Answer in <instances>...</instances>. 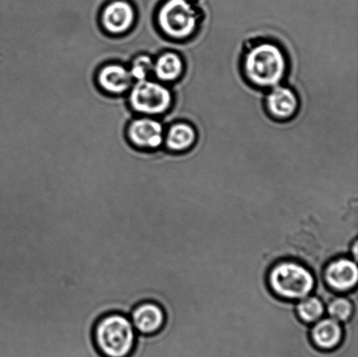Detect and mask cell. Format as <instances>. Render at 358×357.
<instances>
[{
  "label": "cell",
  "mask_w": 358,
  "mask_h": 357,
  "mask_svg": "<svg viewBox=\"0 0 358 357\" xmlns=\"http://www.w3.org/2000/svg\"><path fill=\"white\" fill-rule=\"evenodd\" d=\"M241 68L248 83L258 89H269L280 85L285 78L289 61L278 44L261 41L245 49Z\"/></svg>",
  "instance_id": "cell-1"
},
{
  "label": "cell",
  "mask_w": 358,
  "mask_h": 357,
  "mask_svg": "<svg viewBox=\"0 0 358 357\" xmlns=\"http://www.w3.org/2000/svg\"><path fill=\"white\" fill-rule=\"evenodd\" d=\"M138 339L128 314L118 311L103 314L93 326V344L101 357H131Z\"/></svg>",
  "instance_id": "cell-2"
},
{
  "label": "cell",
  "mask_w": 358,
  "mask_h": 357,
  "mask_svg": "<svg viewBox=\"0 0 358 357\" xmlns=\"http://www.w3.org/2000/svg\"><path fill=\"white\" fill-rule=\"evenodd\" d=\"M203 14L191 0H166L157 12V24L171 40L191 38L201 24Z\"/></svg>",
  "instance_id": "cell-3"
},
{
  "label": "cell",
  "mask_w": 358,
  "mask_h": 357,
  "mask_svg": "<svg viewBox=\"0 0 358 357\" xmlns=\"http://www.w3.org/2000/svg\"><path fill=\"white\" fill-rule=\"evenodd\" d=\"M269 282L277 295L292 300L305 298L315 286L311 272L294 262H282L273 268Z\"/></svg>",
  "instance_id": "cell-4"
},
{
  "label": "cell",
  "mask_w": 358,
  "mask_h": 357,
  "mask_svg": "<svg viewBox=\"0 0 358 357\" xmlns=\"http://www.w3.org/2000/svg\"><path fill=\"white\" fill-rule=\"evenodd\" d=\"M129 103L136 113L159 115L169 111L173 106V96L162 83L140 80L132 86Z\"/></svg>",
  "instance_id": "cell-5"
},
{
  "label": "cell",
  "mask_w": 358,
  "mask_h": 357,
  "mask_svg": "<svg viewBox=\"0 0 358 357\" xmlns=\"http://www.w3.org/2000/svg\"><path fill=\"white\" fill-rule=\"evenodd\" d=\"M129 316L136 331L143 337L159 334L166 323L163 307L153 300H143L136 303Z\"/></svg>",
  "instance_id": "cell-6"
},
{
  "label": "cell",
  "mask_w": 358,
  "mask_h": 357,
  "mask_svg": "<svg viewBox=\"0 0 358 357\" xmlns=\"http://www.w3.org/2000/svg\"><path fill=\"white\" fill-rule=\"evenodd\" d=\"M265 108L269 117L275 120H290L299 110V97L291 87L280 84L269 89L265 97Z\"/></svg>",
  "instance_id": "cell-7"
},
{
  "label": "cell",
  "mask_w": 358,
  "mask_h": 357,
  "mask_svg": "<svg viewBox=\"0 0 358 357\" xmlns=\"http://www.w3.org/2000/svg\"><path fill=\"white\" fill-rule=\"evenodd\" d=\"M136 16L134 6L129 0H111L101 12V24L108 34L122 35L134 26Z\"/></svg>",
  "instance_id": "cell-8"
},
{
  "label": "cell",
  "mask_w": 358,
  "mask_h": 357,
  "mask_svg": "<svg viewBox=\"0 0 358 357\" xmlns=\"http://www.w3.org/2000/svg\"><path fill=\"white\" fill-rule=\"evenodd\" d=\"M127 136L129 142L138 148L159 149L164 143V126L153 118L135 119L128 126Z\"/></svg>",
  "instance_id": "cell-9"
},
{
  "label": "cell",
  "mask_w": 358,
  "mask_h": 357,
  "mask_svg": "<svg viewBox=\"0 0 358 357\" xmlns=\"http://www.w3.org/2000/svg\"><path fill=\"white\" fill-rule=\"evenodd\" d=\"M134 82L129 69L119 63L104 66L97 75L98 85L108 94H124L131 89Z\"/></svg>",
  "instance_id": "cell-10"
},
{
  "label": "cell",
  "mask_w": 358,
  "mask_h": 357,
  "mask_svg": "<svg viewBox=\"0 0 358 357\" xmlns=\"http://www.w3.org/2000/svg\"><path fill=\"white\" fill-rule=\"evenodd\" d=\"M325 279L332 289L347 291L357 285L358 269L355 262L348 258H340L329 264L325 272Z\"/></svg>",
  "instance_id": "cell-11"
},
{
  "label": "cell",
  "mask_w": 358,
  "mask_h": 357,
  "mask_svg": "<svg viewBox=\"0 0 358 357\" xmlns=\"http://www.w3.org/2000/svg\"><path fill=\"white\" fill-rule=\"evenodd\" d=\"M198 139L196 129L188 122H176L170 126L164 134V143L171 152H186L195 145Z\"/></svg>",
  "instance_id": "cell-12"
},
{
  "label": "cell",
  "mask_w": 358,
  "mask_h": 357,
  "mask_svg": "<svg viewBox=\"0 0 358 357\" xmlns=\"http://www.w3.org/2000/svg\"><path fill=\"white\" fill-rule=\"evenodd\" d=\"M312 341L321 351H331L338 347L343 339V330L339 321L329 318L319 321L311 333Z\"/></svg>",
  "instance_id": "cell-13"
},
{
  "label": "cell",
  "mask_w": 358,
  "mask_h": 357,
  "mask_svg": "<svg viewBox=\"0 0 358 357\" xmlns=\"http://www.w3.org/2000/svg\"><path fill=\"white\" fill-rule=\"evenodd\" d=\"M185 66L184 59L180 54L166 52L154 61L153 72L161 82H174L184 75Z\"/></svg>",
  "instance_id": "cell-14"
},
{
  "label": "cell",
  "mask_w": 358,
  "mask_h": 357,
  "mask_svg": "<svg viewBox=\"0 0 358 357\" xmlns=\"http://www.w3.org/2000/svg\"><path fill=\"white\" fill-rule=\"evenodd\" d=\"M324 305L321 300L315 297H308V298L305 297L297 306V313L305 323H310L318 321L324 314Z\"/></svg>",
  "instance_id": "cell-15"
},
{
  "label": "cell",
  "mask_w": 358,
  "mask_h": 357,
  "mask_svg": "<svg viewBox=\"0 0 358 357\" xmlns=\"http://www.w3.org/2000/svg\"><path fill=\"white\" fill-rule=\"evenodd\" d=\"M154 61L150 55L142 54L136 56L129 69L133 79L136 82L148 78L150 73L153 72Z\"/></svg>",
  "instance_id": "cell-16"
},
{
  "label": "cell",
  "mask_w": 358,
  "mask_h": 357,
  "mask_svg": "<svg viewBox=\"0 0 358 357\" xmlns=\"http://www.w3.org/2000/svg\"><path fill=\"white\" fill-rule=\"evenodd\" d=\"M328 311L332 319L345 321L352 316V304L345 298L335 299L329 304Z\"/></svg>",
  "instance_id": "cell-17"
},
{
  "label": "cell",
  "mask_w": 358,
  "mask_h": 357,
  "mask_svg": "<svg viewBox=\"0 0 358 357\" xmlns=\"http://www.w3.org/2000/svg\"><path fill=\"white\" fill-rule=\"evenodd\" d=\"M58 309H59V307H58ZM59 310H61V309H59ZM61 311H62V310H61ZM62 313H63V312H62ZM63 314H64V313H63ZM64 316H65V314H64ZM66 318H68V317H66ZM68 319H69V318H68ZM69 321H70V320H69ZM71 323H72V321H71ZM73 324H75V323H73ZM75 325H76V324H75ZM76 326H77V327H79V326H78V325H76Z\"/></svg>",
  "instance_id": "cell-18"
}]
</instances>
